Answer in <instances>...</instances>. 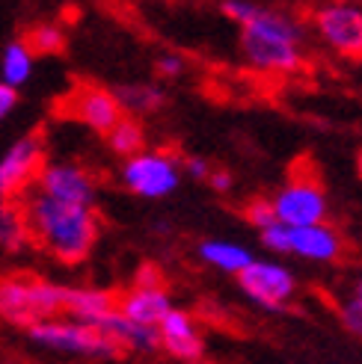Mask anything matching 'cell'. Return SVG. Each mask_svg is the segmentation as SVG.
<instances>
[{"instance_id":"20","label":"cell","mask_w":362,"mask_h":364,"mask_svg":"<svg viewBox=\"0 0 362 364\" xmlns=\"http://www.w3.org/2000/svg\"><path fill=\"white\" fill-rule=\"evenodd\" d=\"M107 145H110L113 154L128 160V157H134L140 151H146V131H143V124L137 119L122 116L113 131L107 134Z\"/></svg>"},{"instance_id":"19","label":"cell","mask_w":362,"mask_h":364,"mask_svg":"<svg viewBox=\"0 0 362 364\" xmlns=\"http://www.w3.org/2000/svg\"><path fill=\"white\" fill-rule=\"evenodd\" d=\"M27 243H30V234H27L24 213H21L18 198L15 202L0 205V249L4 252H21Z\"/></svg>"},{"instance_id":"3","label":"cell","mask_w":362,"mask_h":364,"mask_svg":"<svg viewBox=\"0 0 362 364\" xmlns=\"http://www.w3.org/2000/svg\"><path fill=\"white\" fill-rule=\"evenodd\" d=\"M68 284H57L36 276L0 279V320L30 329L36 323L66 317Z\"/></svg>"},{"instance_id":"30","label":"cell","mask_w":362,"mask_h":364,"mask_svg":"<svg viewBox=\"0 0 362 364\" xmlns=\"http://www.w3.org/2000/svg\"><path fill=\"white\" fill-rule=\"evenodd\" d=\"M356 169H359V178H362V151H359V157H356Z\"/></svg>"},{"instance_id":"16","label":"cell","mask_w":362,"mask_h":364,"mask_svg":"<svg viewBox=\"0 0 362 364\" xmlns=\"http://www.w3.org/2000/svg\"><path fill=\"white\" fill-rule=\"evenodd\" d=\"M113 95H116L122 116H128V119L157 113L167 104V92L157 83H128V86H119Z\"/></svg>"},{"instance_id":"15","label":"cell","mask_w":362,"mask_h":364,"mask_svg":"<svg viewBox=\"0 0 362 364\" xmlns=\"http://www.w3.org/2000/svg\"><path fill=\"white\" fill-rule=\"evenodd\" d=\"M110 311H116L113 294L98 290V287H68V299H66V317L68 320L98 329V323Z\"/></svg>"},{"instance_id":"4","label":"cell","mask_w":362,"mask_h":364,"mask_svg":"<svg viewBox=\"0 0 362 364\" xmlns=\"http://www.w3.org/2000/svg\"><path fill=\"white\" fill-rule=\"evenodd\" d=\"M30 341L36 347H45L53 353H63V355H83V358H116L122 350L110 338H104L98 329L93 326H83L75 320H45V323H36L27 329Z\"/></svg>"},{"instance_id":"12","label":"cell","mask_w":362,"mask_h":364,"mask_svg":"<svg viewBox=\"0 0 362 364\" xmlns=\"http://www.w3.org/2000/svg\"><path fill=\"white\" fill-rule=\"evenodd\" d=\"M157 343L172 358L185 361V364H199L205 353V341H202V332H199L196 320L187 311H181V308H172V311L157 323Z\"/></svg>"},{"instance_id":"10","label":"cell","mask_w":362,"mask_h":364,"mask_svg":"<svg viewBox=\"0 0 362 364\" xmlns=\"http://www.w3.org/2000/svg\"><path fill=\"white\" fill-rule=\"evenodd\" d=\"M315 30L336 53L362 60V9L348 4H333L315 12Z\"/></svg>"},{"instance_id":"6","label":"cell","mask_w":362,"mask_h":364,"mask_svg":"<svg viewBox=\"0 0 362 364\" xmlns=\"http://www.w3.org/2000/svg\"><path fill=\"white\" fill-rule=\"evenodd\" d=\"M270 208L279 225L306 228L318 225L327 216V196L312 175H291V181L270 198Z\"/></svg>"},{"instance_id":"31","label":"cell","mask_w":362,"mask_h":364,"mask_svg":"<svg viewBox=\"0 0 362 364\" xmlns=\"http://www.w3.org/2000/svg\"><path fill=\"white\" fill-rule=\"evenodd\" d=\"M356 296H362V279H359V284H356Z\"/></svg>"},{"instance_id":"2","label":"cell","mask_w":362,"mask_h":364,"mask_svg":"<svg viewBox=\"0 0 362 364\" xmlns=\"http://www.w3.org/2000/svg\"><path fill=\"white\" fill-rule=\"evenodd\" d=\"M303 27L291 15L259 9L241 27V50L249 65L274 75H291L303 65Z\"/></svg>"},{"instance_id":"26","label":"cell","mask_w":362,"mask_h":364,"mask_svg":"<svg viewBox=\"0 0 362 364\" xmlns=\"http://www.w3.org/2000/svg\"><path fill=\"white\" fill-rule=\"evenodd\" d=\"M178 166H181V175H190L196 181H208L211 175V163L205 157H185Z\"/></svg>"},{"instance_id":"28","label":"cell","mask_w":362,"mask_h":364,"mask_svg":"<svg viewBox=\"0 0 362 364\" xmlns=\"http://www.w3.org/2000/svg\"><path fill=\"white\" fill-rule=\"evenodd\" d=\"M15 107H18V92L9 89L6 83H0V122H6Z\"/></svg>"},{"instance_id":"1","label":"cell","mask_w":362,"mask_h":364,"mask_svg":"<svg viewBox=\"0 0 362 364\" xmlns=\"http://www.w3.org/2000/svg\"><path fill=\"white\" fill-rule=\"evenodd\" d=\"M18 205L24 213L30 243L45 249L51 258L63 264H78L98 243L101 225L95 208L53 202V198L36 193L33 187L18 198Z\"/></svg>"},{"instance_id":"22","label":"cell","mask_w":362,"mask_h":364,"mask_svg":"<svg viewBox=\"0 0 362 364\" xmlns=\"http://www.w3.org/2000/svg\"><path fill=\"white\" fill-rule=\"evenodd\" d=\"M244 213H247V223H252L259 231H264V228H270L276 223L274 208H270V198H252Z\"/></svg>"},{"instance_id":"5","label":"cell","mask_w":362,"mask_h":364,"mask_svg":"<svg viewBox=\"0 0 362 364\" xmlns=\"http://www.w3.org/2000/svg\"><path fill=\"white\" fill-rule=\"evenodd\" d=\"M122 184L140 198H164L181 184V166L167 151H140L122 163Z\"/></svg>"},{"instance_id":"24","label":"cell","mask_w":362,"mask_h":364,"mask_svg":"<svg viewBox=\"0 0 362 364\" xmlns=\"http://www.w3.org/2000/svg\"><path fill=\"white\" fill-rule=\"evenodd\" d=\"M288 225H279V223H274L270 228H264L262 231V243L270 249V252H276V255H291V246H288Z\"/></svg>"},{"instance_id":"25","label":"cell","mask_w":362,"mask_h":364,"mask_svg":"<svg viewBox=\"0 0 362 364\" xmlns=\"http://www.w3.org/2000/svg\"><path fill=\"white\" fill-rule=\"evenodd\" d=\"M220 9L232 18V21H238V24L244 27V24L249 21V18L262 9V6H256V4H241V0H226V4H223Z\"/></svg>"},{"instance_id":"23","label":"cell","mask_w":362,"mask_h":364,"mask_svg":"<svg viewBox=\"0 0 362 364\" xmlns=\"http://www.w3.org/2000/svg\"><path fill=\"white\" fill-rule=\"evenodd\" d=\"M341 323H345V329L356 338H362V296H351L345 299V305H341V311H338Z\"/></svg>"},{"instance_id":"17","label":"cell","mask_w":362,"mask_h":364,"mask_svg":"<svg viewBox=\"0 0 362 364\" xmlns=\"http://www.w3.org/2000/svg\"><path fill=\"white\" fill-rule=\"evenodd\" d=\"M199 258L214 269L238 276V272H244L252 264V252L234 240H205V243H199Z\"/></svg>"},{"instance_id":"11","label":"cell","mask_w":362,"mask_h":364,"mask_svg":"<svg viewBox=\"0 0 362 364\" xmlns=\"http://www.w3.org/2000/svg\"><path fill=\"white\" fill-rule=\"evenodd\" d=\"M63 110L78 119L81 124H86L89 131L95 134H110L116 122L122 119V110L116 104V95L110 92V89H101V86H75L71 89V95L63 101Z\"/></svg>"},{"instance_id":"9","label":"cell","mask_w":362,"mask_h":364,"mask_svg":"<svg viewBox=\"0 0 362 364\" xmlns=\"http://www.w3.org/2000/svg\"><path fill=\"white\" fill-rule=\"evenodd\" d=\"M238 284L262 308H282L297 290V279L291 269H285L276 261H259V258H252V264L244 272H238Z\"/></svg>"},{"instance_id":"7","label":"cell","mask_w":362,"mask_h":364,"mask_svg":"<svg viewBox=\"0 0 362 364\" xmlns=\"http://www.w3.org/2000/svg\"><path fill=\"white\" fill-rule=\"evenodd\" d=\"M45 166V142L42 136L27 134L21 139H15L6 154L0 157V196L15 202V196L21 198L30 187L36 175Z\"/></svg>"},{"instance_id":"29","label":"cell","mask_w":362,"mask_h":364,"mask_svg":"<svg viewBox=\"0 0 362 364\" xmlns=\"http://www.w3.org/2000/svg\"><path fill=\"white\" fill-rule=\"evenodd\" d=\"M208 184L214 187V190H229L232 187V175L226 172V169H211V175H208Z\"/></svg>"},{"instance_id":"21","label":"cell","mask_w":362,"mask_h":364,"mask_svg":"<svg viewBox=\"0 0 362 364\" xmlns=\"http://www.w3.org/2000/svg\"><path fill=\"white\" fill-rule=\"evenodd\" d=\"M24 45L30 48L33 57H48V53H60L63 45H66V33L57 27V24H36L30 33H27V39Z\"/></svg>"},{"instance_id":"8","label":"cell","mask_w":362,"mask_h":364,"mask_svg":"<svg viewBox=\"0 0 362 364\" xmlns=\"http://www.w3.org/2000/svg\"><path fill=\"white\" fill-rule=\"evenodd\" d=\"M33 190L53 198V202L95 208V181L75 163H45L33 181Z\"/></svg>"},{"instance_id":"14","label":"cell","mask_w":362,"mask_h":364,"mask_svg":"<svg viewBox=\"0 0 362 364\" xmlns=\"http://www.w3.org/2000/svg\"><path fill=\"white\" fill-rule=\"evenodd\" d=\"M288 246H291V255H300L303 261H318V264H333L345 252L338 231L330 228L327 223L291 228L288 231Z\"/></svg>"},{"instance_id":"18","label":"cell","mask_w":362,"mask_h":364,"mask_svg":"<svg viewBox=\"0 0 362 364\" xmlns=\"http://www.w3.org/2000/svg\"><path fill=\"white\" fill-rule=\"evenodd\" d=\"M33 63H36V57L24 45V39L9 42L4 48V53H0V83H6L9 89L24 86L33 75Z\"/></svg>"},{"instance_id":"27","label":"cell","mask_w":362,"mask_h":364,"mask_svg":"<svg viewBox=\"0 0 362 364\" xmlns=\"http://www.w3.org/2000/svg\"><path fill=\"white\" fill-rule=\"evenodd\" d=\"M155 68H157L160 77H178L181 71H185V60H181L178 53H160Z\"/></svg>"},{"instance_id":"13","label":"cell","mask_w":362,"mask_h":364,"mask_svg":"<svg viewBox=\"0 0 362 364\" xmlns=\"http://www.w3.org/2000/svg\"><path fill=\"white\" fill-rule=\"evenodd\" d=\"M172 299L167 294L164 284H134L128 294H122L116 299V311L146 329H157V323L172 311Z\"/></svg>"}]
</instances>
